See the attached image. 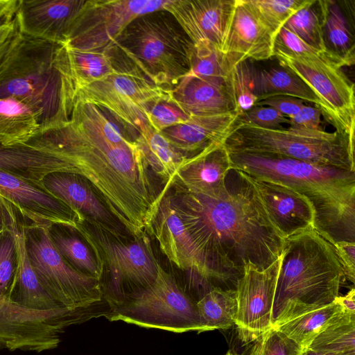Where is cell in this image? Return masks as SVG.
Masks as SVG:
<instances>
[{"label": "cell", "mask_w": 355, "mask_h": 355, "mask_svg": "<svg viewBox=\"0 0 355 355\" xmlns=\"http://www.w3.org/2000/svg\"><path fill=\"white\" fill-rule=\"evenodd\" d=\"M168 1L86 0L62 44L81 51H103L134 19L163 9Z\"/></svg>", "instance_id": "14"}, {"label": "cell", "mask_w": 355, "mask_h": 355, "mask_svg": "<svg viewBox=\"0 0 355 355\" xmlns=\"http://www.w3.org/2000/svg\"><path fill=\"white\" fill-rule=\"evenodd\" d=\"M16 270L15 248L6 230L0 234V295L8 297Z\"/></svg>", "instance_id": "44"}, {"label": "cell", "mask_w": 355, "mask_h": 355, "mask_svg": "<svg viewBox=\"0 0 355 355\" xmlns=\"http://www.w3.org/2000/svg\"><path fill=\"white\" fill-rule=\"evenodd\" d=\"M168 192L210 283L236 289L246 266L263 270L281 257L285 238L243 172L231 168L223 185L213 191L193 192L173 182Z\"/></svg>", "instance_id": "2"}, {"label": "cell", "mask_w": 355, "mask_h": 355, "mask_svg": "<svg viewBox=\"0 0 355 355\" xmlns=\"http://www.w3.org/2000/svg\"><path fill=\"white\" fill-rule=\"evenodd\" d=\"M54 64L62 83V112L64 105L80 89L112 73L116 67L112 45L103 51H86L58 44Z\"/></svg>", "instance_id": "24"}, {"label": "cell", "mask_w": 355, "mask_h": 355, "mask_svg": "<svg viewBox=\"0 0 355 355\" xmlns=\"http://www.w3.org/2000/svg\"><path fill=\"white\" fill-rule=\"evenodd\" d=\"M18 0H0V23L14 17Z\"/></svg>", "instance_id": "49"}, {"label": "cell", "mask_w": 355, "mask_h": 355, "mask_svg": "<svg viewBox=\"0 0 355 355\" xmlns=\"http://www.w3.org/2000/svg\"><path fill=\"white\" fill-rule=\"evenodd\" d=\"M88 311L42 312L24 309L0 295V349L41 352L60 343L72 324L92 319Z\"/></svg>", "instance_id": "13"}, {"label": "cell", "mask_w": 355, "mask_h": 355, "mask_svg": "<svg viewBox=\"0 0 355 355\" xmlns=\"http://www.w3.org/2000/svg\"><path fill=\"white\" fill-rule=\"evenodd\" d=\"M255 105L272 107L285 116L292 118L300 112L304 103V101L293 96L279 95L260 101Z\"/></svg>", "instance_id": "47"}, {"label": "cell", "mask_w": 355, "mask_h": 355, "mask_svg": "<svg viewBox=\"0 0 355 355\" xmlns=\"http://www.w3.org/2000/svg\"><path fill=\"white\" fill-rule=\"evenodd\" d=\"M171 101L189 116L239 113L231 78L224 80L185 76L171 89Z\"/></svg>", "instance_id": "26"}, {"label": "cell", "mask_w": 355, "mask_h": 355, "mask_svg": "<svg viewBox=\"0 0 355 355\" xmlns=\"http://www.w3.org/2000/svg\"><path fill=\"white\" fill-rule=\"evenodd\" d=\"M0 196L8 200L32 227L62 225L76 230L85 218L62 201L33 183L0 171Z\"/></svg>", "instance_id": "17"}, {"label": "cell", "mask_w": 355, "mask_h": 355, "mask_svg": "<svg viewBox=\"0 0 355 355\" xmlns=\"http://www.w3.org/2000/svg\"><path fill=\"white\" fill-rule=\"evenodd\" d=\"M108 304L105 317L148 329L174 333L205 331L195 301L159 264L150 286L129 292Z\"/></svg>", "instance_id": "9"}, {"label": "cell", "mask_w": 355, "mask_h": 355, "mask_svg": "<svg viewBox=\"0 0 355 355\" xmlns=\"http://www.w3.org/2000/svg\"><path fill=\"white\" fill-rule=\"evenodd\" d=\"M17 28L15 16L0 24V49Z\"/></svg>", "instance_id": "50"}, {"label": "cell", "mask_w": 355, "mask_h": 355, "mask_svg": "<svg viewBox=\"0 0 355 355\" xmlns=\"http://www.w3.org/2000/svg\"><path fill=\"white\" fill-rule=\"evenodd\" d=\"M339 355H355V352L345 353V354H339Z\"/></svg>", "instance_id": "54"}, {"label": "cell", "mask_w": 355, "mask_h": 355, "mask_svg": "<svg viewBox=\"0 0 355 355\" xmlns=\"http://www.w3.org/2000/svg\"><path fill=\"white\" fill-rule=\"evenodd\" d=\"M141 148L146 161L165 189H169L179 171L188 159L148 123L134 140Z\"/></svg>", "instance_id": "29"}, {"label": "cell", "mask_w": 355, "mask_h": 355, "mask_svg": "<svg viewBox=\"0 0 355 355\" xmlns=\"http://www.w3.org/2000/svg\"><path fill=\"white\" fill-rule=\"evenodd\" d=\"M231 168L229 153L222 145L182 168L173 182L193 192L213 191L223 185Z\"/></svg>", "instance_id": "30"}, {"label": "cell", "mask_w": 355, "mask_h": 355, "mask_svg": "<svg viewBox=\"0 0 355 355\" xmlns=\"http://www.w3.org/2000/svg\"><path fill=\"white\" fill-rule=\"evenodd\" d=\"M58 46L17 27L0 49V98L12 96L29 106L40 132L65 122L61 78L54 64Z\"/></svg>", "instance_id": "5"}, {"label": "cell", "mask_w": 355, "mask_h": 355, "mask_svg": "<svg viewBox=\"0 0 355 355\" xmlns=\"http://www.w3.org/2000/svg\"><path fill=\"white\" fill-rule=\"evenodd\" d=\"M281 257L263 270L248 265L237 281L234 324L243 341L257 340L272 327V308Z\"/></svg>", "instance_id": "15"}, {"label": "cell", "mask_w": 355, "mask_h": 355, "mask_svg": "<svg viewBox=\"0 0 355 355\" xmlns=\"http://www.w3.org/2000/svg\"><path fill=\"white\" fill-rule=\"evenodd\" d=\"M225 355H234V354H232L231 352H227Z\"/></svg>", "instance_id": "55"}, {"label": "cell", "mask_w": 355, "mask_h": 355, "mask_svg": "<svg viewBox=\"0 0 355 355\" xmlns=\"http://www.w3.org/2000/svg\"><path fill=\"white\" fill-rule=\"evenodd\" d=\"M245 175L257 190L271 220L284 238L313 227L314 211L306 197L281 184Z\"/></svg>", "instance_id": "25"}, {"label": "cell", "mask_w": 355, "mask_h": 355, "mask_svg": "<svg viewBox=\"0 0 355 355\" xmlns=\"http://www.w3.org/2000/svg\"><path fill=\"white\" fill-rule=\"evenodd\" d=\"M321 112L316 107L304 105L292 118H288L290 129L300 130H323L320 126Z\"/></svg>", "instance_id": "46"}, {"label": "cell", "mask_w": 355, "mask_h": 355, "mask_svg": "<svg viewBox=\"0 0 355 355\" xmlns=\"http://www.w3.org/2000/svg\"><path fill=\"white\" fill-rule=\"evenodd\" d=\"M41 131L34 111L21 101L0 98V145L12 147L26 144Z\"/></svg>", "instance_id": "32"}, {"label": "cell", "mask_w": 355, "mask_h": 355, "mask_svg": "<svg viewBox=\"0 0 355 355\" xmlns=\"http://www.w3.org/2000/svg\"><path fill=\"white\" fill-rule=\"evenodd\" d=\"M251 78L252 92L257 102L284 95L313 103L316 107L319 106V101L310 87L286 67L280 65L259 70L252 66Z\"/></svg>", "instance_id": "31"}, {"label": "cell", "mask_w": 355, "mask_h": 355, "mask_svg": "<svg viewBox=\"0 0 355 355\" xmlns=\"http://www.w3.org/2000/svg\"><path fill=\"white\" fill-rule=\"evenodd\" d=\"M313 91L323 118L337 131L354 137V84L327 56L289 57L275 54Z\"/></svg>", "instance_id": "12"}, {"label": "cell", "mask_w": 355, "mask_h": 355, "mask_svg": "<svg viewBox=\"0 0 355 355\" xmlns=\"http://www.w3.org/2000/svg\"><path fill=\"white\" fill-rule=\"evenodd\" d=\"M343 268L345 279L355 282V242L339 241L334 244Z\"/></svg>", "instance_id": "48"}, {"label": "cell", "mask_w": 355, "mask_h": 355, "mask_svg": "<svg viewBox=\"0 0 355 355\" xmlns=\"http://www.w3.org/2000/svg\"><path fill=\"white\" fill-rule=\"evenodd\" d=\"M0 171L17 175L44 189L43 181L49 174L69 173V165L62 157L28 145H0Z\"/></svg>", "instance_id": "28"}, {"label": "cell", "mask_w": 355, "mask_h": 355, "mask_svg": "<svg viewBox=\"0 0 355 355\" xmlns=\"http://www.w3.org/2000/svg\"><path fill=\"white\" fill-rule=\"evenodd\" d=\"M223 145L229 153L278 155L355 171L354 137L337 131L266 129L240 119Z\"/></svg>", "instance_id": "7"}, {"label": "cell", "mask_w": 355, "mask_h": 355, "mask_svg": "<svg viewBox=\"0 0 355 355\" xmlns=\"http://www.w3.org/2000/svg\"><path fill=\"white\" fill-rule=\"evenodd\" d=\"M86 0H18L15 19L21 33L62 44Z\"/></svg>", "instance_id": "20"}, {"label": "cell", "mask_w": 355, "mask_h": 355, "mask_svg": "<svg viewBox=\"0 0 355 355\" xmlns=\"http://www.w3.org/2000/svg\"><path fill=\"white\" fill-rule=\"evenodd\" d=\"M76 231L90 247L103 277L107 274V282L103 291L107 304L147 287L156 279L159 263L147 234L128 240L125 236H112L85 222Z\"/></svg>", "instance_id": "10"}, {"label": "cell", "mask_w": 355, "mask_h": 355, "mask_svg": "<svg viewBox=\"0 0 355 355\" xmlns=\"http://www.w3.org/2000/svg\"><path fill=\"white\" fill-rule=\"evenodd\" d=\"M112 44L148 79L166 89L175 87L191 68L193 45L164 8L134 19Z\"/></svg>", "instance_id": "6"}, {"label": "cell", "mask_w": 355, "mask_h": 355, "mask_svg": "<svg viewBox=\"0 0 355 355\" xmlns=\"http://www.w3.org/2000/svg\"><path fill=\"white\" fill-rule=\"evenodd\" d=\"M236 0H168V11L191 41L194 51L223 53Z\"/></svg>", "instance_id": "16"}, {"label": "cell", "mask_w": 355, "mask_h": 355, "mask_svg": "<svg viewBox=\"0 0 355 355\" xmlns=\"http://www.w3.org/2000/svg\"><path fill=\"white\" fill-rule=\"evenodd\" d=\"M240 119L239 112L189 116L185 122L160 132L189 164L223 145Z\"/></svg>", "instance_id": "21"}, {"label": "cell", "mask_w": 355, "mask_h": 355, "mask_svg": "<svg viewBox=\"0 0 355 355\" xmlns=\"http://www.w3.org/2000/svg\"><path fill=\"white\" fill-rule=\"evenodd\" d=\"M345 309L355 313V290L352 288L345 296L335 299Z\"/></svg>", "instance_id": "51"}, {"label": "cell", "mask_w": 355, "mask_h": 355, "mask_svg": "<svg viewBox=\"0 0 355 355\" xmlns=\"http://www.w3.org/2000/svg\"><path fill=\"white\" fill-rule=\"evenodd\" d=\"M196 306L205 331L229 329L237 311L236 290L212 288L196 301Z\"/></svg>", "instance_id": "34"}, {"label": "cell", "mask_w": 355, "mask_h": 355, "mask_svg": "<svg viewBox=\"0 0 355 355\" xmlns=\"http://www.w3.org/2000/svg\"><path fill=\"white\" fill-rule=\"evenodd\" d=\"M43 189L80 214L88 225L114 237L124 236L121 230L125 229L83 176L70 173H53L44 178Z\"/></svg>", "instance_id": "19"}, {"label": "cell", "mask_w": 355, "mask_h": 355, "mask_svg": "<svg viewBox=\"0 0 355 355\" xmlns=\"http://www.w3.org/2000/svg\"><path fill=\"white\" fill-rule=\"evenodd\" d=\"M68 120L26 145L62 157L85 178L132 237L149 233L168 190L158 187L137 143L104 109L75 101Z\"/></svg>", "instance_id": "1"}, {"label": "cell", "mask_w": 355, "mask_h": 355, "mask_svg": "<svg viewBox=\"0 0 355 355\" xmlns=\"http://www.w3.org/2000/svg\"><path fill=\"white\" fill-rule=\"evenodd\" d=\"M251 68L252 65L245 60L236 64L231 72L233 92L241 115L257 102L252 92Z\"/></svg>", "instance_id": "41"}, {"label": "cell", "mask_w": 355, "mask_h": 355, "mask_svg": "<svg viewBox=\"0 0 355 355\" xmlns=\"http://www.w3.org/2000/svg\"><path fill=\"white\" fill-rule=\"evenodd\" d=\"M324 50L342 68L355 62L354 6L349 1L318 0Z\"/></svg>", "instance_id": "27"}, {"label": "cell", "mask_w": 355, "mask_h": 355, "mask_svg": "<svg viewBox=\"0 0 355 355\" xmlns=\"http://www.w3.org/2000/svg\"><path fill=\"white\" fill-rule=\"evenodd\" d=\"M275 54L289 57L327 56L329 58L324 52L306 44L285 26L281 28L276 36Z\"/></svg>", "instance_id": "43"}, {"label": "cell", "mask_w": 355, "mask_h": 355, "mask_svg": "<svg viewBox=\"0 0 355 355\" xmlns=\"http://www.w3.org/2000/svg\"><path fill=\"white\" fill-rule=\"evenodd\" d=\"M7 230L6 220L1 202L0 201V234L6 232Z\"/></svg>", "instance_id": "52"}, {"label": "cell", "mask_w": 355, "mask_h": 355, "mask_svg": "<svg viewBox=\"0 0 355 355\" xmlns=\"http://www.w3.org/2000/svg\"><path fill=\"white\" fill-rule=\"evenodd\" d=\"M232 70L223 53L216 51L193 52L191 68L186 76L209 80H228Z\"/></svg>", "instance_id": "39"}, {"label": "cell", "mask_w": 355, "mask_h": 355, "mask_svg": "<svg viewBox=\"0 0 355 355\" xmlns=\"http://www.w3.org/2000/svg\"><path fill=\"white\" fill-rule=\"evenodd\" d=\"M343 266L334 246L313 227L285 238L272 308V327L333 302Z\"/></svg>", "instance_id": "4"}, {"label": "cell", "mask_w": 355, "mask_h": 355, "mask_svg": "<svg viewBox=\"0 0 355 355\" xmlns=\"http://www.w3.org/2000/svg\"><path fill=\"white\" fill-rule=\"evenodd\" d=\"M347 311L336 300L327 305L307 312L277 327L304 350L313 339Z\"/></svg>", "instance_id": "33"}, {"label": "cell", "mask_w": 355, "mask_h": 355, "mask_svg": "<svg viewBox=\"0 0 355 355\" xmlns=\"http://www.w3.org/2000/svg\"><path fill=\"white\" fill-rule=\"evenodd\" d=\"M303 355H330V354L318 353V352H315L312 350H310L309 349H306L304 350Z\"/></svg>", "instance_id": "53"}, {"label": "cell", "mask_w": 355, "mask_h": 355, "mask_svg": "<svg viewBox=\"0 0 355 355\" xmlns=\"http://www.w3.org/2000/svg\"><path fill=\"white\" fill-rule=\"evenodd\" d=\"M0 200L6 220L7 231L13 239L16 254L15 274L8 299L21 307L36 311H81L62 308L44 288L29 259L27 227L18 220L16 209L8 200L1 196Z\"/></svg>", "instance_id": "18"}, {"label": "cell", "mask_w": 355, "mask_h": 355, "mask_svg": "<svg viewBox=\"0 0 355 355\" xmlns=\"http://www.w3.org/2000/svg\"><path fill=\"white\" fill-rule=\"evenodd\" d=\"M189 115L184 112L171 99L155 103L147 114V123L156 131L161 132L168 128L187 121Z\"/></svg>", "instance_id": "42"}, {"label": "cell", "mask_w": 355, "mask_h": 355, "mask_svg": "<svg viewBox=\"0 0 355 355\" xmlns=\"http://www.w3.org/2000/svg\"><path fill=\"white\" fill-rule=\"evenodd\" d=\"M2 24V23H0V24Z\"/></svg>", "instance_id": "56"}, {"label": "cell", "mask_w": 355, "mask_h": 355, "mask_svg": "<svg viewBox=\"0 0 355 355\" xmlns=\"http://www.w3.org/2000/svg\"><path fill=\"white\" fill-rule=\"evenodd\" d=\"M229 157L232 168L286 186L306 197L314 211L313 228L333 245L355 242V171L272 154L229 153Z\"/></svg>", "instance_id": "3"}, {"label": "cell", "mask_w": 355, "mask_h": 355, "mask_svg": "<svg viewBox=\"0 0 355 355\" xmlns=\"http://www.w3.org/2000/svg\"><path fill=\"white\" fill-rule=\"evenodd\" d=\"M284 26L306 44L326 53L323 42L322 17L318 0H311L309 3L295 12Z\"/></svg>", "instance_id": "37"}, {"label": "cell", "mask_w": 355, "mask_h": 355, "mask_svg": "<svg viewBox=\"0 0 355 355\" xmlns=\"http://www.w3.org/2000/svg\"><path fill=\"white\" fill-rule=\"evenodd\" d=\"M276 37L286 21L311 0H246Z\"/></svg>", "instance_id": "38"}, {"label": "cell", "mask_w": 355, "mask_h": 355, "mask_svg": "<svg viewBox=\"0 0 355 355\" xmlns=\"http://www.w3.org/2000/svg\"><path fill=\"white\" fill-rule=\"evenodd\" d=\"M168 191L160 202L149 234L158 241L162 252L178 268L210 283L203 259L173 209Z\"/></svg>", "instance_id": "22"}, {"label": "cell", "mask_w": 355, "mask_h": 355, "mask_svg": "<svg viewBox=\"0 0 355 355\" xmlns=\"http://www.w3.org/2000/svg\"><path fill=\"white\" fill-rule=\"evenodd\" d=\"M243 122L266 129H282L283 124H288L289 119L276 110L255 105L241 115Z\"/></svg>", "instance_id": "45"}, {"label": "cell", "mask_w": 355, "mask_h": 355, "mask_svg": "<svg viewBox=\"0 0 355 355\" xmlns=\"http://www.w3.org/2000/svg\"><path fill=\"white\" fill-rule=\"evenodd\" d=\"M35 229L37 235L27 227V249L31 264L44 288L64 309H96L103 299L101 282L77 270L67 261L52 241L51 227Z\"/></svg>", "instance_id": "11"}, {"label": "cell", "mask_w": 355, "mask_h": 355, "mask_svg": "<svg viewBox=\"0 0 355 355\" xmlns=\"http://www.w3.org/2000/svg\"><path fill=\"white\" fill-rule=\"evenodd\" d=\"M114 71L105 78L78 90L64 105L68 119L70 105L75 101L92 104L106 110L133 136L145 124L150 108L157 102L171 99V90L154 84L112 44Z\"/></svg>", "instance_id": "8"}, {"label": "cell", "mask_w": 355, "mask_h": 355, "mask_svg": "<svg viewBox=\"0 0 355 355\" xmlns=\"http://www.w3.org/2000/svg\"><path fill=\"white\" fill-rule=\"evenodd\" d=\"M307 349L330 355L355 352V313L345 311L320 333Z\"/></svg>", "instance_id": "35"}, {"label": "cell", "mask_w": 355, "mask_h": 355, "mask_svg": "<svg viewBox=\"0 0 355 355\" xmlns=\"http://www.w3.org/2000/svg\"><path fill=\"white\" fill-rule=\"evenodd\" d=\"M304 352L295 342L272 327L256 340L250 355H303Z\"/></svg>", "instance_id": "40"}, {"label": "cell", "mask_w": 355, "mask_h": 355, "mask_svg": "<svg viewBox=\"0 0 355 355\" xmlns=\"http://www.w3.org/2000/svg\"><path fill=\"white\" fill-rule=\"evenodd\" d=\"M52 241L59 253L77 270L97 278L101 282L103 272L90 249L78 237L52 233Z\"/></svg>", "instance_id": "36"}, {"label": "cell", "mask_w": 355, "mask_h": 355, "mask_svg": "<svg viewBox=\"0 0 355 355\" xmlns=\"http://www.w3.org/2000/svg\"><path fill=\"white\" fill-rule=\"evenodd\" d=\"M275 38L246 0H236L223 55L231 69L248 59L266 60L274 56Z\"/></svg>", "instance_id": "23"}]
</instances>
